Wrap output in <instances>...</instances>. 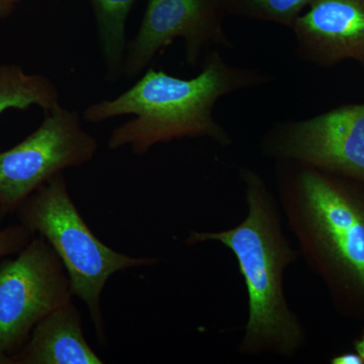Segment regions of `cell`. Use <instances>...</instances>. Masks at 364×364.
<instances>
[{
	"instance_id": "19",
	"label": "cell",
	"mask_w": 364,
	"mask_h": 364,
	"mask_svg": "<svg viewBox=\"0 0 364 364\" xmlns=\"http://www.w3.org/2000/svg\"><path fill=\"white\" fill-rule=\"evenodd\" d=\"M9 214V213L7 212L6 208L4 207V205H2L1 203H0V223L4 221V220L6 219V215Z\"/></svg>"
},
{
	"instance_id": "8",
	"label": "cell",
	"mask_w": 364,
	"mask_h": 364,
	"mask_svg": "<svg viewBox=\"0 0 364 364\" xmlns=\"http://www.w3.org/2000/svg\"><path fill=\"white\" fill-rule=\"evenodd\" d=\"M226 14L222 0H149L140 28L127 48L124 73L136 77L176 39L183 40L189 65H196L210 47L232 49L224 28Z\"/></svg>"
},
{
	"instance_id": "9",
	"label": "cell",
	"mask_w": 364,
	"mask_h": 364,
	"mask_svg": "<svg viewBox=\"0 0 364 364\" xmlns=\"http://www.w3.org/2000/svg\"><path fill=\"white\" fill-rule=\"evenodd\" d=\"M291 30L301 61L321 68L354 61L364 68V0H311Z\"/></svg>"
},
{
	"instance_id": "10",
	"label": "cell",
	"mask_w": 364,
	"mask_h": 364,
	"mask_svg": "<svg viewBox=\"0 0 364 364\" xmlns=\"http://www.w3.org/2000/svg\"><path fill=\"white\" fill-rule=\"evenodd\" d=\"M14 364H100L85 340L80 313L73 303L46 316L33 328Z\"/></svg>"
},
{
	"instance_id": "12",
	"label": "cell",
	"mask_w": 364,
	"mask_h": 364,
	"mask_svg": "<svg viewBox=\"0 0 364 364\" xmlns=\"http://www.w3.org/2000/svg\"><path fill=\"white\" fill-rule=\"evenodd\" d=\"M134 0H95L100 46L109 75L123 69L126 56V20Z\"/></svg>"
},
{
	"instance_id": "2",
	"label": "cell",
	"mask_w": 364,
	"mask_h": 364,
	"mask_svg": "<svg viewBox=\"0 0 364 364\" xmlns=\"http://www.w3.org/2000/svg\"><path fill=\"white\" fill-rule=\"evenodd\" d=\"M272 79L258 69L229 63L221 53L208 52L196 77L182 79L148 69L119 97L90 105L83 119L100 124L124 114L135 116L112 132L107 144L111 150L130 145L135 154L142 155L157 144L184 138H208L230 146L232 136L215 121V105L226 95L267 85Z\"/></svg>"
},
{
	"instance_id": "4",
	"label": "cell",
	"mask_w": 364,
	"mask_h": 364,
	"mask_svg": "<svg viewBox=\"0 0 364 364\" xmlns=\"http://www.w3.org/2000/svg\"><path fill=\"white\" fill-rule=\"evenodd\" d=\"M14 214L54 249L68 274L72 294L85 301L98 338L105 340L100 296L107 280L121 270L149 267L157 260L131 257L102 243L79 214L62 172L33 191Z\"/></svg>"
},
{
	"instance_id": "14",
	"label": "cell",
	"mask_w": 364,
	"mask_h": 364,
	"mask_svg": "<svg viewBox=\"0 0 364 364\" xmlns=\"http://www.w3.org/2000/svg\"><path fill=\"white\" fill-rule=\"evenodd\" d=\"M33 235L21 223L0 230V259L9 255H16L30 243Z\"/></svg>"
},
{
	"instance_id": "5",
	"label": "cell",
	"mask_w": 364,
	"mask_h": 364,
	"mask_svg": "<svg viewBox=\"0 0 364 364\" xmlns=\"http://www.w3.org/2000/svg\"><path fill=\"white\" fill-rule=\"evenodd\" d=\"M0 263V349L13 358L46 316L71 303L63 263L44 237Z\"/></svg>"
},
{
	"instance_id": "3",
	"label": "cell",
	"mask_w": 364,
	"mask_h": 364,
	"mask_svg": "<svg viewBox=\"0 0 364 364\" xmlns=\"http://www.w3.org/2000/svg\"><path fill=\"white\" fill-rule=\"evenodd\" d=\"M248 213L232 229L191 232L186 243L219 242L233 252L248 294L244 355L293 358L305 348L308 334L284 294V273L299 258L282 228L277 198L260 174L241 168Z\"/></svg>"
},
{
	"instance_id": "16",
	"label": "cell",
	"mask_w": 364,
	"mask_h": 364,
	"mask_svg": "<svg viewBox=\"0 0 364 364\" xmlns=\"http://www.w3.org/2000/svg\"><path fill=\"white\" fill-rule=\"evenodd\" d=\"M18 0H0V18H4L14 9Z\"/></svg>"
},
{
	"instance_id": "18",
	"label": "cell",
	"mask_w": 364,
	"mask_h": 364,
	"mask_svg": "<svg viewBox=\"0 0 364 364\" xmlns=\"http://www.w3.org/2000/svg\"><path fill=\"white\" fill-rule=\"evenodd\" d=\"M0 364H14L13 358L0 349Z\"/></svg>"
},
{
	"instance_id": "7",
	"label": "cell",
	"mask_w": 364,
	"mask_h": 364,
	"mask_svg": "<svg viewBox=\"0 0 364 364\" xmlns=\"http://www.w3.org/2000/svg\"><path fill=\"white\" fill-rule=\"evenodd\" d=\"M260 152L364 182V104L339 105L299 121L277 122L261 138Z\"/></svg>"
},
{
	"instance_id": "13",
	"label": "cell",
	"mask_w": 364,
	"mask_h": 364,
	"mask_svg": "<svg viewBox=\"0 0 364 364\" xmlns=\"http://www.w3.org/2000/svg\"><path fill=\"white\" fill-rule=\"evenodd\" d=\"M227 14L291 28L311 0H222Z\"/></svg>"
},
{
	"instance_id": "15",
	"label": "cell",
	"mask_w": 364,
	"mask_h": 364,
	"mask_svg": "<svg viewBox=\"0 0 364 364\" xmlns=\"http://www.w3.org/2000/svg\"><path fill=\"white\" fill-rule=\"evenodd\" d=\"M331 364H364V359L358 352H344L330 359Z\"/></svg>"
},
{
	"instance_id": "6",
	"label": "cell",
	"mask_w": 364,
	"mask_h": 364,
	"mask_svg": "<svg viewBox=\"0 0 364 364\" xmlns=\"http://www.w3.org/2000/svg\"><path fill=\"white\" fill-rule=\"evenodd\" d=\"M45 114L37 130L0 153V203L9 214L52 177L82 166L97 152V140L83 128L77 112L59 104Z\"/></svg>"
},
{
	"instance_id": "17",
	"label": "cell",
	"mask_w": 364,
	"mask_h": 364,
	"mask_svg": "<svg viewBox=\"0 0 364 364\" xmlns=\"http://www.w3.org/2000/svg\"><path fill=\"white\" fill-rule=\"evenodd\" d=\"M354 351L358 352L359 355L364 359V329L358 338L354 340L353 342Z\"/></svg>"
},
{
	"instance_id": "11",
	"label": "cell",
	"mask_w": 364,
	"mask_h": 364,
	"mask_svg": "<svg viewBox=\"0 0 364 364\" xmlns=\"http://www.w3.org/2000/svg\"><path fill=\"white\" fill-rule=\"evenodd\" d=\"M59 105L56 85L41 74H28L21 66L0 64V114L7 109L37 105L47 112Z\"/></svg>"
},
{
	"instance_id": "1",
	"label": "cell",
	"mask_w": 364,
	"mask_h": 364,
	"mask_svg": "<svg viewBox=\"0 0 364 364\" xmlns=\"http://www.w3.org/2000/svg\"><path fill=\"white\" fill-rule=\"evenodd\" d=\"M277 202L306 267L341 317L364 323V182L275 163Z\"/></svg>"
}]
</instances>
